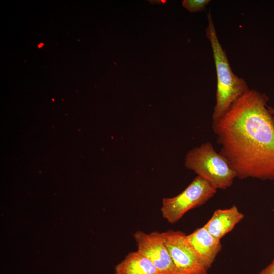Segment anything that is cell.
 I'll use <instances>...</instances> for the list:
<instances>
[{"label":"cell","mask_w":274,"mask_h":274,"mask_svg":"<svg viewBox=\"0 0 274 274\" xmlns=\"http://www.w3.org/2000/svg\"><path fill=\"white\" fill-rule=\"evenodd\" d=\"M268 100L264 93L249 89L212 122L219 153L239 179L274 180V123Z\"/></svg>","instance_id":"6da1fadb"},{"label":"cell","mask_w":274,"mask_h":274,"mask_svg":"<svg viewBox=\"0 0 274 274\" xmlns=\"http://www.w3.org/2000/svg\"><path fill=\"white\" fill-rule=\"evenodd\" d=\"M207 18L206 36L212 49L217 75L216 103L212 114V121H215L222 117L249 88L243 78L233 73L227 55L218 40L210 11Z\"/></svg>","instance_id":"7a4b0ae2"},{"label":"cell","mask_w":274,"mask_h":274,"mask_svg":"<svg viewBox=\"0 0 274 274\" xmlns=\"http://www.w3.org/2000/svg\"><path fill=\"white\" fill-rule=\"evenodd\" d=\"M184 165L217 190L228 188L237 178L226 159L209 142L189 150L186 155Z\"/></svg>","instance_id":"3957f363"},{"label":"cell","mask_w":274,"mask_h":274,"mask_svg":"<svg viewBox=\"0 0 274 274\" xmlns=\"http://www.w3.org/2000/svg\"><path fill=\"white\" fill-rule=\"evenodd\" d=\"M216 192L215 188L197 176L182 192L162 199V215L168 223L175 224L189 210L205 204Z\"/></svg>","instance_id":"277c9868"},{"label":"cell","mask_w":274,"mask_h":274,"mask_svg":"<svg viewBox=\"0 0 274 274\" xmlns=\"http://www.w3.org/2000/svg\"><path fill=\"white\" fill-rule=\"evenodd\" d=\"M137 251L147 257L160 274H178L161 233H146L138 230L133 234Z\"/></svg>","instance_id":"5b68a950"},{"label":"cell","mask_w":274,"mask_h":274,"mask_svg":"<svg viewBox=\"0 0 274 274\" xmlns=\"http://www.w3.org/2000/svg\"><path fill=\"white\" fill-rule=\"evenodd\" d=\"M178 274H208L207 269L195 257L185 242L181 231L169 230L161 233Z\"/></svg>","instance_id":"8992f818"},{"label":"cell","mask_w":274,"mask_h":274,"mask_svg":"<svg viewBox=\"0 0 274 274\" xmlns=\"http://www.w3.org/2000/svg\"><path fill=\"white\" fill-rule=\"evenodd\" d=\"M184 241L196 259L207 269L211 267L222 248L220 240L212 235L204 226L186 234Z\"/></svg>","instance_id":"52a82bcc"},{"label":"cell","mask_w":274,"mask_h":274,"mask_svg":"<svg viewBox=\"0 0 274 274\" xmlns=\"http://www.w3.org/2000/svg\"><path fill=\"white\" fill-rule=\"evenodd\" d=\"M244 217V214L236 206L227 209H219L214 212L203 226L212 235L220 240L231 232Z\"/></svg>","instance_id":"ba28073f"},{"label":"cell","mask_w":274,"mask_h":274,"mask_svg":"<svg viewBox=\"0 0 274 274\" xmlns=\"http://www.w3.org/2000/svg\"><path fill=\"white\" fill-rule=\"evenodd\" d=\"M114 274H160L152 262L138 252L129 253L115 267Z\"/></svg>","instance_id":"9c48e42d"},{"label":"cell","mask_w":274,"mask_h":274,"mask_svg":"<svg viewBox=\"0 0 274 274\" xmlns=\"http://www.w3.org/2000/svg\"><path fill=\"white\" fill-rule=\"evenodd\" d=\"M209 0H184L183 6L191 12H196L203 10Z\"/></svg>","instance_id":"30bf717a"},{"label":"cell","mask_w":274,"mask_h":274,"mask_svg":"<svg viewBox=\"0 0 274 274\" xmlns=\"http://www.w3.org/2000/svg\"><path fill=\"white\" fill-rule=\"evenodd\" d=\"M259 274H274V259L268 265L263 269Z\"/></svg>","instance_id":"8fae6325"},{"label":"cell","mask_w":274,"mask_h":274,"mask_svg":"<svg viewBox=\"0 0 274 274\" xmlns=\"http://www.w3.org/2000/svg\"><path fill=\"white\" fill-rule=\"evenodd\" d=\"M267 108L274 123V108L269 106H267Z\"/></svg>","instance_id":"7c38bea8"},{"label":"cell","mask_w":274,"mask_h":274,"mask_svg":"<svg viewBox=\"0 0 274 274\" xmlns=\"http://www.w3.org/2000/svg\"><path fill=\"white\" fill-rule=\"evenodd\" d=\"M43 45H44V44H43V43H40V44L38 45V47H39V48H41V47H42Z\"/></svg>","instance_id":"4fadbf2b"}]
</instances>
